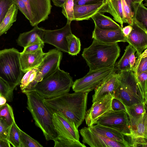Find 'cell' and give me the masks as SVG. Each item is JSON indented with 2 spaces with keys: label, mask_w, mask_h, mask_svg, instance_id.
Masks as SVG:
<instances>
[{
  "label": "cell",
  "mask_w": 147,
  "mask_h": 147,
  "mask_svg": "<svg viewBox=\"0 0 147 147\" xmlns=\"http://www.w3.org/2000/svg\"><path fill=\"white\" fill-rule=\"evenodd\" d=\"M89 92H68L44 102L53 114L61 115L74 123L78 128L83 122Z\"/></svg>",
  "instance_id": "cell-1"
},
{
  "label": "cell",
  "mask_w": 147,
  "mask_h": 147,
  "mask_svg": "<svg viewBox=\"0 0 147 147\" xmlns=\"http://www.w3.org/2000/svg\"><path fill=\"white\" fill-rule=\"evenodd\" d=\"M118 43H104L93 39L88 47L84 48L82 55L92 71L115 66L119 56Z\"/></svg>",
  "instance_id": "cell-2"
},
{
  "label": "cell",
  "mask_w": 147,
  "mask_h": 147,
  "mask_svg": "<svg viewBox=\"0 0 147 147\" xmlns=\"http://www.w3.org/2000/svg\"><path fill=\"white\" fill-rule=\"evenodd\" d=\"M27 108L31 113L36 126L42 131L47 141L53 140L58 136L53 122V114L44 102V99L35 91L25 93Z\"/></svg>",
  "instance_id": "cell-3"
},
{
  "label": "cell",
  "mask_w": 147,
  "mask_h": 147,
  "mask_svg": "<svg viewBox=\"0 0 147 147\" xmlns=\"http://www.w3.org/2000/svg\"><path fill=\"white\" fill-rule=\"evenodd\" d=\"M73 82L69 73L59 67L54 73L38 82L34 91L44 99L53 98L68 92Z\"/></svg>",
  "instance_id": "cell-4"
},
{
  "label": "cell",
  "mask_w": 147,
  "mask_h": 147,
  "mask_svg": "<svg viewBox=\"0 0 147 147\" xmlns=\"http://www.w3.org/2000/svg\"><path fill=\"white\" fill-rule=\"evenodd\" d=\"M20 53L12 48L0 50V79L14 90L24 74L20 63Z\"/></svg>",
  "instance_id": "cell-5"
},
{
  "label": "cell",
  "mask_w": 147,
  "mask_h": 147,
  "mask_svg": "<svg viewBox=\"0 0 147 147\" xmlns=\"http://www.w3.org/2000/svg\"><path fill=\"white\" fill-rule=\"evenodd\" d=\"M117 74L118 83L114 97L126 107L139 103L146 104L134 72L125 71Z\"/></svg>",
  "instance_id": "cell-6"
},
{
  "label": "cell",
  "mask_w": 147,
  "mask_h": 147,
  "mask_svg": "<svg viewBox=\"0 0 147 147\" xmlns=\"http://www.w3.org/2000/svg\"><path fill=\"white\" fill-rule=\"evenodd\" d=\"M116 72L115 66L89 71L83 77L76 80L71 87L75 92H84L94 90L112 73Z\"/></svg>",
  "instance_id": "cell-7"
},
{
  "label": "cell",
  "mask_w": 147,
  "mask_h": 147,
  "mask_svg": "<svg viewBox=\"0 0 147 147\" xmlns=\"http://www.w3.org/2000/svg\"><path fill=\"white\" fill-rule=\"evenodd\" d=\"M96 124L116 129L125 135L132 136L129 117L127 113L123 110H109L100 116Z\"/></svg>",
  "instance_id": "cell-8"
},
{
  "label": "cell",
  "mask_w": 147,
  "mask_h": 147,
  "mask_svg": "<svg viewBox=\"0 0 147 147\" xmlns=\"http://www.w3.org/2000/svg\"><path fill=\"white\" fill-rule=\"evenodd\" d=\"M62 56V53L56 49L45 53L41 62L38 66L35 78L37 84L54 73L59 67Z\"/></svg>",
  "instance_id": "cell-9"
},
{
  "label": "cell",
  "mask_w": 147,
  "mask_h": 147,
  "mask_svg": "<svg viewBox=\"0 0 147 147\" xmlns=\"http://www.w3.org/2000/svg\"><path fill=\"white\" fill-rule=\"evenodd\" d=\"M26 5L32 26L47 19L52 7L50 0H22Z\"/></svg>",
  "instance_id": "cell-10"
},
{
  "label": "cell",
  "mask_w": 147,
  "mask_h": 147,
  "mask_svg": "<svg viewBox=\"0 0 147 147\" xmlns=\"http://www.w3.org/2000/svg\"><path fill=\"white\" fill-rule=\"evenodd\" d=\"M71 22L67 20L65 25L62 28L55 30H45L42 38L44 43L55 47L58 50L68 53V44L66 36L72 34Z\"/></svg>",
  "instance_id": "cell-11"
},
{
  "label": "cell",
  "mask_w": 147,
  "mask_h": 147,
  "mask_svg": "<svg viewBox=\"0 0 147 147\" xmlns=\"http://www.w3.org/2000/svg\"><path fill=\"white\" fill-rule=\"evenodd\" d=\"M82 142L91 147H127L124 144L111 140L91 130L88 126L80 130Z\"/></svg>",
  "instance_id": "cell-12"
},
{
  "label": "cell",
  "mask_w": 147,
  "mask_h": 147,
  "mask_svg": "<svg viewBox=\"0 0 147 147\" xmlns=\"http://www.w3.org/2000/svg\"><path fill=\"white\" fill-rule=\"evenodd\" d=\"M52 117L53 125L58 136L72 141H79L78 128L74 123L56 113L53 114Z\"/></svg>",
  "instance_id": "cell-13"
},
{
  "label": "cell",
  "mask_w": 147,
  "mask_h": 147,
  "mask_svg": "<svg viewBox=\"0 0 147 147\" xmlns=\"http://www.w3.org/2000/svg\"><path fill=\"white\" fill-rule=\"evenodd\" d=\"M114 96L107 95L94 102L90 108L86 110L84 119L86 125L91 127L96 124L98 119L107 111L112 110L111 103Z\"/></svg>",
  "instance_id": "cell-14"
},
{
  "label": "cell",
  "mask_w": 147,
  "mask_h": 147,
  "mask_svg": "<svg viewBox=\"0 0 147 147\" xmlns=\"http://www.w3.org/2000/svg\"><path fill=\"white\" fill-rule=\"evenodd\" d=\"M132 30L126 38L127 42L136 50L138 57L147 47V29L133 22Z\"/></svg>",
  "instance_id": "cell-15"
},
{
  "label": "cell",
  "mask_w": 147,
  "mask_h": 147,
  "mask_svg": "<svg viewBox=\"0 0 147 147\" xmlns=\"http://www.w3.org/2000/svg\"><path fill=\"white\" fill-rule=\"evenodd\" d=\"M107 1L97 3L74 6V20L80 21L88 20L97 13L104 14L106 12Z\"/></svg>",
  "instance_id": "cell-16"
},
{
  "label": "cell",
  "mask_w": 147,
  "mask_h": 147,
  "mask_svg": "<svg viewBox=\"0 0 147 147\" xmlns=\"http://www.w3.org/2000/svg\"><path fill=\"white\" fill-rule=\"evenodd\" d=\"M121 28L114 30L100 29L95 26L92 38L99 42L104 43H113L119 42H127Z\"/></svg>",
  "instance_id": "cell-17"
},
{
  "label": "cell",
  "mask_w": 147,
  "mask_h": 147,
  "mask_svg": "<svg viewBox=\"0 0 147 147\" xmlns=\"http://www.w3.org/2000/svg\"><path fill=\"white\" fill-rule=\"evenodd\" d=\"M118 74L114 72L94 89V93L92 95V103L107 95L114 96L118 85Z\"/></svg>",
  "instance_id": "cell-18"
},
{
  "label": "cell",
  "mask_w": 147,
  "mask_h": 147,
  "mask_svg": "<svg viewBox=\"0 0 147 147\" xmlns=\"http://www.w3.org/2000/svg\"><path fill=\"white\" fill-rule=\"evenodd\" d=\"M44 54L42 49L33 52L20 53V63L22 71L25 73L38 66L43 59Z\"/></svg>",
  "instance_id": "cell-19"
},
{
  "label": "cell",
  "mask_w": 147,
  "mask_h": 147,
  "mask_svg": "<svg viewBox=\"0 0 147 147\" xmlns=\"http://www.w3.org/2000/svg\"><path fill=\"white\" fill-rule=\"evenodd\" d=\"M44 30L37 25L30 31L20 34L16 40L18 45L24 48L42 40Z\"/></svg>",
  "instance_id": "cell-20"
},
{
  "label": "cell",
  "mask_w": 147,
  "mask_h": 147,
  "mask_svg": "<svg viewBox=\"0 0 147 147\" xmlns=\"http://www.w3.org/2000/svg\"><path fill=\"white\" fill-rule=\"evenodd\" d=\"M130 129L135 138H147V113L136 117H129Z\"/></svg>",
  "instance_id": "cell-21"
},
{
  "label": "cell",
  "mask_w": 147,
  "mask_h": 147,
  "mask_svg": "<svg viewBox=\"0 0 147 147\" xmlns=\"http://www.w3.org/2000/svg\"><path fill=\"white\" fill-rule=\"evenodd\" d=\"M106 0L107 3L106 12L111 15L113 19L119 23L122 28L124 23V17L121 0Z\"/></svg>",
  "instance_id": "cell-22"
},
{
  "label": "cell",
  "mask_w": 147,
  "mask_h": 147,
  "mask_svg": "<svg viewBox=\"0 0 147 147\" xmlns=\"http://www.w3.org/2000/svg\"><path fill=\"white\" fill-rule=\"evenodd\" d=\"M91 18L95 26L101 29L114 30L122 28L119 24L111 18L101 13H96Z\"/></svg>",
  "instance_id": "cell-23"
},
{
  "label": "cell",
  "mask_w": 147,
  "mask_h": 147,
  "mask_svg": "<svg viewBox=\"0 0 147 147\" xmlns=\"http://www.w3.org/2000/svg\"><path fill=\"white\" fill-rule=\"evenodd\" d=\"M38 66L28 71L22 77L20 84L23 93L25 94L34 91L37 84L35 78L38 71Z\"/></svg>",
  "instance_id": "cell-24"
},
{
  "label": "cell",
  "mask_w": 147,
  "mask_h": 147,
  "mask_svg": "<svg viewBox=\"0 0 147 147\" xmlns=\"http://www.w3.org/2000/svg\"><path fill=\"white\" fill-rule=\"evenodd\" d=\"M132 7L134 10L133 22L147 29V9L141 3H134Z\"/></svg>",
  "instance_id": "cell-25"
},
{
  "label": "cell",
  "mask_w": 147,
  "mask_h": 147,
  "mask_svg": "<svg viewBox=\"0 0 147 147\" xmlns=\"http://www.w3.org/2000/svg\"><path fill=\"white\" fill-rule=\"evenodd\" d=\"M18 8L15 3L9 8L0 24V36L6 33L16 20Z\"/></svg>",
  "instance_id": "cell-26"
},
{
  "label": "cell",
  "mask_w": 147,
  "mask_h": 147,
  "mask_svg": "<svg viewBox=\"0 0 147 147\" xmlns=\"http://www.w3.org/2000/svg\"><path fill=\"white\" fill-rule=\"evenodd\" d=\"M135 51H136L135 49L130 45L129 44L126 47L123 55L117 63L115 64L117 73L125 71H133L130 65L129 58L131 54Z\"/></svg>",
  "instance_id": "cell-27"
},
{
  "label": "cell",
  "mask_w": 147,
  "mask_h": 147,
  "mask_svg": "<svg viewBox=\"0 0 147 147\" xmlns=\"http://www.w3.org/2000/svg\"><path fill=\"white\" fill-rule=\"evenodd\" d=\"M136 60L133 69L135 77L147 71V49L145 50Z\"/></svg>",
  "instance_id": "cell-28"
},
{
  "label": "cell",
  "mask_w": 147,
  "mask_h": 147,
  "mask_svg": "<svg viewBox=\"0 0 147 147\" xmlns=\"http://www.w3.org/2000/svg\"><path fill=\"white\" fill-rule=\"evenodd\" d=\"M66 38L68 44V53L72 56L77 55L81 50L80 38L72 33L67 36Z\"/></svg>",
  "instance_id": "cell-29"
},
{
  "label": "cell",
  "mask_w": 147,
  "mask_h": 147,
  "mask_svg": "<svg viewBox=\"0 0 147 147\" xmlns=\"http://www.w3.org/2000/svg\"><path fill=\"white\" fill-rule=\"evenodd\" d=\"M19 128L15 122L10 127L7 140L13 147H21Z\"/></svg>",
  "instance_id": "cell-30"
},
{
  "label": "cell",
  "mask_w": 147,
  "mask_h": 147,
  "mask_svg": "<svg viewBox=\"0 0 147 147\" xmlns=\"http://www.w3.org/2000/svg\"><path fill=\"white\" fill-rule=\"evenodd\" d=\"M125 106L126 111L129 117H138L146 112L147 104L145 103H137L128 107Z\"/></svg>",
  "instance_id": "cell-31"
},
{
  "label": "cell",
  "mask_w": 147,
  "mask_h": 147,
  "mask_svg": "<svg viewBox=\"0 0 147 147\" xmlns=\"http://www.w3.org/2000/svg\"><path fill=\"white\" fill-rule=\"evenodd\" d=\"M0 118H3L9 126L15 122L13 109L8 104L0 106Z\"/></svg>",
  "instance_id": "cell-32"
},
{
  "label": "cell",
  "mask_w": 147,
  "mask_h": 147,
  "mask_svg": "<svg viewBox=\"0 0 147 147\" xmlns=\"http://www.w3.org/2000/svg\"><path fill=\"white\" fill-rule=\"evenodd\" d=\"M21 147H42L36 140L34 139L19 128Z\"/></svg>",
  "instance_id": "cell-33"
},
{
  "label": "cell",
  "mask_w": 147,
  "mask_h": 147,
  "mask_svg": "<svg viewBox=\"0 0 147 147\" xmlns=\"http://www.w3.org/2000/svg\"><path fill=\"white\" fill-rule=\"evenodd\" d=\"M55 142L54 147H86L83 143L80 141H73L58 136L53 140Z\"/></svg>",
  "instance_id": "cell-34"
},
{
  "label": "cell",
  "mask_w": 147,
  "mask_h": 147,
  "mask_svg": "<svg viewBox=\"0 0 147 147\" xmlns=\"http://www.w3.org/2000/svg\"><path fill=\"white\" fill-rule=\"evenodd\" d=\"M74 0H66L62 6V13L67 19L71 22L74 20Z\"/></svg>",
  "instance_id": "cell-35"
},
{
  "label": "cell",
  "mask_w": 147,
  "mask_h": 147,
  "mask_svg": "<svg viewBox=\"0 0 147 147\" xmlns=\"http://www.w3.org/2000/svg\"><path fill=\"white\" fill-rule=\"evenodd\" d=\"M138 85L141 91L145 103L147 102V71L142 73L136 77Z\"/></svg>",
  "instance_id": "cell-36"
},
{
  "label": "cell",
  "mask_w": 147,
  "mask_h": 147,
  "mask_svg": "<svg viewBox=\"0 0 147 147\" xmlns=\"http://www.w3.org/2000/svg\"><path fill=\"white\" fill-rule=\"evenodd\" d=\"M124 17V23L132 25L133 23L134 12L131 7L127 3L125 0H121Z\"/></svg>",
  "instance_id": "cell-37"
},
{
  "label": "cell",
  "mask_w": 147,
  "mask_h": 147,
  "mask_svg": "<svg viewBox=\"0 0 147 147\" xmlns=\"http://www.w3.org/2000/svg\"><path fill=\"white\" fill-rule=\"evenodd\" d=\"M13 91L6 84L0 79V94L6 98L7 101L13 100Z\"/></svg>",
  "instance_id": "cell-38"
},
{
  "label": "cell",
  "mask_w": 147,
  "mask_h": 147,
  "mask_svg": "<svg viewBox=\"0 0 147 147\" xmlns=\"http://www.w3.org/2000/svg\"><path fill=\"white\" fill-rule=\"evenodd\" d=\"M14 3L13 0H0V24L10 7Z\"/></svg>",
  "instance_id": "cell-39"
},
{
  "label": "cell",
  "mask_w": 147,
  "mask_h": 147,
  "mask_svg": "<svg viewBox=\"0 0 147 147\" xmlns=\"http://www.w3.org/2000/svg\"><path fill=\"white\" fill-rule=\"evenodd\" d=\"M44 46V43L42 40L40 39L31 45L24 48L22 51L24 53H29L43 49Z\"/></svg>",
  "instance_id": "cell-40"
},
{
  "label": "cell",
  "mask_w": 147,
  "mask_h": 147,
  "mask_svg": "<svg viewBox=\"0 0 147 147\" xmlns=\"http://www.w3.org/2000/svg\"><path fill=\"white\" fill-rule=\"evenodd\" d=\"M10 127L3 118H0V139H7Z\"/></svg>",
  "instance_id": "cell-41"
},
{
  "label": "cell",
  "mask_w": 147,
  "mask_h": 147,
  "mask_svg": "<svg viewBox=\"0 0 147 147\" xmlns=\"http://www.w3.org/2000/svg\"><path fill=\"white\" fill-rule=\"evenodd\" d=\"M14 3L18 9L24 14L26 18L29 21L30 16L24 3L22 0H13Z\"/></svg>",
  "instance_id": "cell-42"
},
{
  "label": "cell",
  "mask_w": 147,
  "mask_h": 147,
  "mask_svg": "<svg viewBox=\"0 0 147 147\" xmlns=\"http://www.w3.org/2000/svg\"><path fill=\"white\" fill-rule=\"evenodd\" d=\"M111 107L112 110L113 111L123 110L125 111H126L125 108L123 104L118 99L114 97L112 100Z\"/></svg>",
  "instance_id": "cell-43"
},
{
  "label": "cell",
  "mask_w": 147,
  "mask_h": 147,
  "mask_svg": "<svg viewBox=\"0 0 147 147\" xmlns=\"http://www.w3.org/2000/svg\"><path fill=\"white\" fill-rule=\"evenodd\" d=\"M105 0H74V5H90L102 2Z\"/></svg>",
  "instance_id": "cell-44"
},
{
  "label": "cell",
  "mask_w": 147,
  "mask_h": 147,
  "mask_svg": "<svg viewBox=\"0 0 147 147\" xmlns=\"http://www.w3.org/2000/svg\"><path fill=\"white\" fill-rule=\"evenodd\" d=\"M132 29L131 25H129L122 28L121 30L124 36L127 38L131 33Z\"/></svg>",
  "instance_id": "cell-45"
},
{
  "label": "cell",
  "mask_w": 147,
  "mask_h": 147,
  "mask_svg": "<svg viewBox=\"0 0 147 147\" xmlns=\"http://www.w3.org/2000/svg\"><path fill=\"white\" fill-rule=\"evenodd\" d=\"M136 52L135 51L132 52L130 55L129 58L130 65L133 71L136 58L135 55Z\"/></svg>",
  "instance_id": "cell-46"
},
{
  "label": "cell",
  "mask_w": 147,
  "mask_h": 147,
  "mask_svg": "<svg viewBox=\"0 0 147 147\" xmlns=\"http://www.w3.org/2000/svg\"><path fill=\"white\" fill-rule=\"evenodd\" d=\"M11 145L7 139H0V147H10Z\"/></svg>",
  "instance_id": "cell-47"
},
{
  "label": "cell",
  "mask_w": 147,
  "mask_h": 147,
  "mask_svg": "<svg viewBox=\"0 0 147 147\" xmlns=\"http://www.w3.org/2000/svg\"><path fill=\"white\" fill-rule=\"evenodd\" d=\"M66 0H52L53 4L57 7H62Z\"/></svg>",
  "instance_id": "cell-48"
},
{
  "label": "cell",
  "mask_w": 147,
  "mask_h": 147,
  "mask_svg": "<svg viewBox=\"0 0 147 147\" xmlns=\"http://www.w3.org/2000/svg\"><path fill=\"white\" fill-rule=\"evenodd\" d=\"M7 101L5 97L0 94V106L5 104Z\"/></svg>",
  "instance_id": "cell-49"
},
{
  "label": "cell",
  "mask_w": 147,
  "mask_h": 147,
  "mask_svg": "<svg viewBox=\"0 0 147 147\" xmlns=\"http://www.w3.org/2000/svg\"><path fill=\"white\" fill-rule=\"evenodd\" d=\"M127 4L131 8L133 3H134V0H125Z\"/></svg>",
  "instance_id": "cell-50"
},
{
  "label": "cell",
  "mask_w": 147,
  "mask_h": 147,
  "mask_svg": "<svg viewBox=\"0 0 147 147\" xmlns=\"http://www.w3.org/2000/svg\"><path fill=\"white\" fill-rule=\"evenodd\" d=\"M144 0H134V3H141L142 2V1Z\"/></svg>",
  "instance_id": "cell-51"
}]
</instances>
